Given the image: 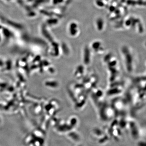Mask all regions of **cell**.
<instances>
[{"mask_svg":"<svg viewBox=\"0 0 146 146\" xmlns=\"http://www.w3.org/2000/svg\"><path fill=\"white\" fill-rule=\"evenodd\" d=\"M78 24L75 22H72L68 26V30L69 33L72 36H75L79 32Z\"/></svg>","mask_w":146,"mask_h":146,"instance_id":"1","label":"cell"},{"mask_svg":"<svg viewBox=\"0 0 146 146\" xmlns=\"http://www.w3.org/2000/svg\"><path fill=\"white\" fill-rule=\"evenodd\" d=\"M96 26L98 29L101 31L103 29L104 26V21L103 19L102 18H98L96 21Z\"/></svg>","mask_w":146,"mask_h":146,"instance_id":"2","label":"cell"}]
</instances>
